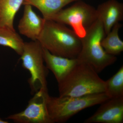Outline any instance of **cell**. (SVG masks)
Wrapping results in <instances>:
<instances>
[{"label":"cell","instance_id":"cell-3","mask_svg":"<svg viewBox=\"0 0 123 123\" xmlns=\"http://www.w3.org/2000/svg\"><path fill=\"white\" fill-rule=\"evenodd\" d=\"M105 93L82 97H46V109L51 123H65L82 110L110 99Z\"/></svg>","mask_w":123,"mask_h":123},{"label":"cell","instance_id":"cell-12","mask_svg":"<svg viewBox=\"0 0 123 123\" xmlns=\"http://www.w3.org/2000/svg\"><path fill=\"white\" fill-rule=\"evenodd\" d=\"M79 0H24L23 5H30L37 8L45 20L52 16L72 2Z\"/></svg>","mask_w":123,"mask_h":123},{"label":"cell","instance_id":"cell-17","mask_svg":"<svg viewBox=\"0 0 123 123\" xmlns=\"http://www.w3.org/2000/svg\"><path fill=\"white\" fill-rule=\"evenodd\" d=\"M8 121L5 120L0 118V123H9Z\"/></svg>","mask_w":123,"mask_h":123},{"label":"cell","instance_id":"cell-16","mask_svg":"<svg viewBox=\"0 0 123 123\" xmlns=\"http://www.w3.org/2000/svg\"><path fill=\"white\" fill-rule=\"evenodd\" d=\"M105 93L110 98L123 97V66L105 81Z\"/></svg>","mask_w":123,"mask_h":123},{"label":"cell","instance_id":"cell-4","mask_svg":"<svg viewBox=\"0 0 123 123\" xmlns=\"http://www.w3.org/2000/svg\"><path fill=\"white\" fill-rule=\"evenodd\" d=\"M105 35L103 24L98 18L81 38V50L77 57L79 61L91 66L98 74L114 63L117 60L115 56L107 53L101 45Z\"/></svg>","mask_w":123,"mask_h":123},{"label":"cell","instance_id":"cell-11","mask_svg":"<svg viewBox=\"0 0 123 123\" xmlns=\"http://www.w3.org/2000/svg\"><path fill=\"white\" fill-rule=\"evenodd\" d=\"M43 56L46 67L53 73L57 83L63 80L79 62L77 58L69 59L53 55L43 48Z\"/></svg>","mask_w":123,"mask_h":123},{"label":"cell","instance_id":"cell-10","mask_svg":"<svg viewBox=\"0 0 123 123\" xmlns=\"http://www.w3.org/2000/svg\"><path fill=\"white\" fill-rule=\"evenodd\" d=\"M98 18L103 24L107 35L115 25L123 19V4L117 0H108L99 5L96 9Z\"/></svg>","mask_w":123,"mask_h":123},{"label":"cell","instance_id":"cell-14","mask_svg":"<svg viewBox=\"0 0 123 123\" xmlns=\"http://www.w3.org/2000/svg\"><path fill=\"white\" fill-rule=\"evenodd\" d=\"M122 26L119 23L115 25L106 37L101 41L102 47L109 55L116 56L123 51V42L119 36V31Z\"/></svg>","mask_w":123,"mask_h":123},{"label":"cell","instance_id":"cell-5","mask_svg":"<svg viewBox=\"0 0 123 123\" xmlns=\"http://www.w3.org/2000/svg\"><path fill=\"white\" fill-rule=\"evenodd\" d=\"M20 56L22 67L30 74L28 82L31 94H34L41 89L48 90V69L44 65L43 47L40 43L37 40L25 42Z\"/></svg>","mask_w":123,"mask_h":123},{"label":"cell","instance_id":"cell-7","mask_svg":"<svg viewBox=\"0 0 123 123\" xmlns=\"http://www.w3.org/2000/svg\"><path fill=\"white\" fill-rule=\"evenodd\" d=\"M48 94V90H40L34 94L25 110L9 116L6 119L16 123H51L46 109Z\"/></svg>","mask_w":123,"mask_h":123},{"label":"cell","instance_id":"cell-9","mask_svg":"<svg viewBox=\"0 0 123 123\" xmlns=\"http://www.w3.org/2000/svg\"><path fill=\"white\" fill-rule=\"evenodd\" d=\"M45 20L36 13L31 6L24 5L23 15L18 26L19 32L33 41L37 40L44 26Z\"/></svg>","mask_w":123,"mask_h":123},{"label":"cell","instance_id":"cell-1","mask_svg":"<svg viewBox=\"0 0 123 123\" xmlns=\"http://www.w3.org/2000/svg\"><path fill=\"white\" fill-rule=\"evenodd\" d=\"M37 40L43 48L53 55L76 59L82 47L81 38L64 24L45 20Z\"/></svg>","mask_w":123,"mask_h":123},{"label":"cell","instance_id":"cell-6","mask_svg":"<svg viewBox=\"0 0 123 123\" xmlns=\"http://www.w3.org/2000/svg\"><path fill=\"white\" fill-rule=\"evenodd\" d=\"M98 18L96 9L79 0L70 7L62 9L49 20L70 26L77 35L82 38Z\"/></svg>","mask_w":123,"mask_h":123},{"label":"cell","instance_id":"cell-15","mask_svg":"<svg viewBox=\"0 0 123 123\" xmlns=\"http://www.w3.org/2000/svg\"><path fill=\"white\" fill-rule=\"evenodd\" d=\"M25 42L15 31L0 27V46L10 48L21 56Z\"/></svg>","mask_w":123,"mask_h":123},{"label":"cell","instance_id":"cell-13","mask_svg":"<svg viewBox=\"0 0 123 123\" xmlns=\"http://www.w3.org/2000/svg\"><path fill=\"white\" fill-rule=\"evenodd\" d=\"M24 0H0V27L15 31L14 21Z\"/></svg>","mask_w":123,"mask_h":123},{"label":"cell","instance_id":"cell-2","mask_svg":"<svg viewBox=\"0 0 123 123\" xmlns=\"http://www.w3.org/2000/svg\"><path fill=\"white\" fill-rule=\"evenodd\" d=\"M58 86L60 97H82L105 93V81L101 79L91 66L79 61L58 83Z\"/></svg>","mask_w":123,"mask_h":123},{"label":"cell","instance_id":"cell-8","mask_svg":"<svg viewBox=\"0 0 123 123\" xmlns=\"http://www.w3.org/2000/svg\"><path fill=\"white\" fill-rule=\"evenodd\" d=\"M94 114L84 123H123V97L110 98L101 104Z\"/></svg>","mask_w":123,"mask_h":123}]
</instances>
